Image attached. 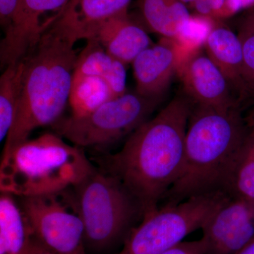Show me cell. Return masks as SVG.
Segmentation results:
<instances>
[{"instance_id": "6da1fadb", "label": "cell", "mask_w": 254, "mask_h": 254, "mask_svg": "<svg viewBox=\"0 0 254 254\" xmlns=\"http://www.w3.org/2000/svg\"><path fill=\"white\" fill-rule=\"evenodd\" d=\"M193 106L188 97H175L128 136L120 151L105 158V172L123 184L143 216L158 206L180 175Z\"/></svg>"}, {"instance_id": "7a4b0ae2", "label": "cell", "mask_w": 254, "mask_h": 254, "mask_svg": "<svg viewBox=\"0 0 254 254\" xmlns=\"http://www.w3.org/2000/svg\"><path fill=\"white\" fill-rule=\"evenodd\" d=\"M249 130L239 105H194L187 127L181 172L164 198L166 203L224 191Z\"/></svg>"}, {"instance_id": "3957f363", "label": "cell", "mask_w": 254, "mask_h": 254, "mask_svg": "<svg viewBox=\"0 0 254 254\" xmlns=\"http://www.w3.org/2000/svg\"><path fill=\"white\" fill-rule=\"evenodd\" d=\"M73 46L48 30L23 58L21 99L3 152L29 139L36 128L52 127L63 117L78 58Z\"/></svg>"}, {"instance_id": "277c9868", "label": "cell", "mask_w": 254, "mask_h": 254, "mask_svg": "<svg viewBox=\"0 0 254 254\" xmlns=\"http://www.w3.org/2000/svg\"><path fill=\"white\" fill-rule=\"evenodd\" d=\"M95 169L83 148L46 133L3 152L0 189L16 197L45 194L76 186Z\"/></svg>"}, {"instance_id": "5b68a950", "label": "cell", "mask_w": 254, "mask_h": 254, "mask_svg": "<svg viewBox=\"0 0 254 254\" xmlns=\"http://www.w3.org/2000/svg\"><path fill=\"white\" fill-rule=\"evenodd\" d=\"M84 225L86 249L100 252L126 240L143 213L118 178L95 169L73 187Z\"/></svg>"}, {"instance_id": "8992f818", "label": "cell", "mask_w": 254, "mask_h": 254, "mask_svg": "<svg viewBox=\"0 0 254 254\" xmlns=\"http://www.w3.org/2000/svg\"><path fill=\"white\" fill-rule=\"evenodd\" d=\"M229 195L223 190L165 203L145 214L118 254H161L201 229L205 220Z\"/></svg>"}, {"instance_id": "52a82bcc", "label": "cell", "mask_w": 254, "mask_h": 254, "mask_svg": "<svg viewBox=\"0 0 254 254\" xmlns=\"http://www.w3.org/2000/svg\"><path fill=\"white\" fill-rule=\"evenodd\" d=\"M162 100L128 93L108 100L81 117L61 118L55 133L80 148H100L129 136L156 110Z\"/></svg>"}, {"instance_id": "ba28073f", "label": "cell", "mask_w": 254, "mask_h": 254, "mask_svg": "<svg viewBox=\"0 0 254 254\" xmlns=\"http://www.w3.org/2000/svg\"><path fill=\"white\" fill-rule=\"evenodd\" d=\"M33 236L55 254H86L84 225L73 187L18 197Z\"/></svg>"}, {"instance_id": "9c48e42d", "label": "cell", "mask_w": 254, "mask_h": 254, "mask_svg": "<svg viewBox=\"0 0 254 254\" xmlns=\"http://www.w3.org/2000/svg\"><path fill=\"white\" fill-rule=\"evenodd\" d=\"M69 0H19L0 46L1 68L23 60L63 12Z\"/></svg>"}, {"instance_id": "30bf717a", "label": "cell", "mask_w": 254, "mask_h": 254, "mask_svg": "<svg viewBox=\"0 0 254 254\" xmlns=\"http://www.w3.org/2000/svg\"><path fill=\"white\" fill-rule=\"evenodd\" d=\"M206 254H236L254 240V202L230 196L205 220Z\"/></svg>"}, {"instance_id": "8fae6325", "label": "cell", "mask_w": 254, "mask_h": 254, "mask_svg": "<svg viewBox=\"0 0 254 254\" xmlns=\"http://www.w3.org/2000/svg\"><path fill=\"white\" fill-rule=\"evenodd\" d=\"M190 55L175 40L167 38L143 50L132 63L137 93L163 100L182 62Z\"/></svg>"}, {"instance_id": "7c38bea8", "label": "cell", "mask_w": 254, "mask_h": 254, "mask_svg": "<svg viewBox=\"0 0 254 254\" xmlns=\"http://www.w3.org/2000/svg\"><path fill=\"white\" fill-rule=\"evenodd\" d=\"M177 74L193 105L213 108L239 105L225 76L202 49L184 60Z\"/></svg>"}, {"instance_id": "4fadbf2b", "label": "cell", "mask_w": 254, "mask_h": 254, "mask_svg": "<svg viewBox=\"0 0 254 254\" xmlns=\"http://www.w3.org/2000/svg\"><path fill=\"white\" fill-rule=\"evenodd\" d=\"M131 0H69L50 31L75 44L93 39L100 26L128 11Z\"/></svg>"}, {"instance_id": "5bb4252c", "label": "cell", "mask_w": 254, "mask_h": 254, "mask_svg": "<svg viewBox=\"0 0 254 254\" xmlns=\"http://www.w3.org/2000/svg\"><path fill=\"white\" fill-rule=\"evenodd\" d=\"M93 39L126 66L153 45L145 30L130 18L128 11L103 23Z\"/></svg>"}, {"instance_id": "9a60e30c", "label": "cell", "mask_w": 254, "mask_h": 254, "mask_svg": "<svg viewBox=\"0 0 254 254\" xmlns=\"http://www.w3.org/2000/svg\"><path fill=\"white\" fill-rule=\"evenodd\" d=\"M206 55L225 76L232 93L240 99L242 89L243 51L237 33L220 23H215L204 45Z\"/></svg>"}, {"instance_id": "2e32d148", "label": "cell", "mask_w": 254, "mask_h": 254, "mask_svg": "<svg viewBox=\"0 0 254 254\" xmlns=\"http://www.w3.org/2000/svg\"><path fill=\"white\" fill-rule=\"evenodd\" d=\"M126 65L111 56L96 40L87 41L78 55L73 75L96 76L104 80L115 98L127 93Z\"/></svg>"}, {"instance_id": "e0dca14e", "label": "cell", "mask_w": 254, "mask_h": 254, "mask_svg": "<svg viewBox=\"0 0 254 254\" xmlns=\"http://www.w3.org/2000/svg\"><path fill=\"white\" fill-rule=\"evenodd\" d=\"M15 195L0 196V254H26L33 232Z\"/></svg>"}, {"instance_id": "ac0fdd59", "label": "cell", "mask_w": 254, "mask_h": 254, "mask_svg": "<svg viewBox=\"0 0 254 254\" xmlns=\"http://www.w3.org/2000/svg\"><path fill=\"white\" fill-rule=\"evenodd\" d=\"M138 6L147 26L170 39L177 38L192 16L180 0H138Z\"/></svg>"}, {"instance_id": "d6986e66", "label": "cell", "mask_w": 254, "mask_h": 254, "mask_svg": "<svg viewBox=\"0 0 254 254\" xmlns=\"http://www.w3.org/2000/svg\"><path fill=\"white\" fill-rule=\"evenodd\" d=\"M224 191L254 202V128H250L227 178Z\"/></svg>"}, {"instance_id": "ffe728a7", "label": "cell", "mask_w": 254, "mask_h": 254, "mask_svg": "<svg viewBox=\"0 0 254 254\" xmlns=\"http://www.w3.org/2000/svg\"><path fill=\"white\" fill-rule=\"evenodd\" d=\"M23 60L4 68L0 77V140L5 141L14 123L22 91Z\"/></svg>"}, {"instance_id": "44dd1931", "label": "cell", "mask_w": 254, "mask_h": 254, "mask_svg": "<svg viewBox=\"0 0 254 254\" xmlns=\"http://www.w3.org/2000/svg\"><path fill=\"white\" fill-rule=\"evenodd\" d=\"M114 98L108 83L101 78L73 75L68 100L72 116L88 115Z\"/></svg>"}, {"instance_id": "7402d4cb", "label": "cell", "mask_w": 254, "mask_h": 254, "mask_svg": "<svg viewBox=\"0 0 254 254\" xmlns=\"http://www.w3.org/2000/svg\"><path fill=\"white\" fill-rule=\"evenodd\" d=\"M239 38L243 51L242 89L238 104H254V9L247 13L241 21Z\"/></svg>"}, {"instance_id": "603a6c76", "label": "cell", "mask_w": 254, "mask_h": 254, "mask_svg": "<svg viewBox=\"0 0 254 254\" xmlns=\"http://www.w3.org/2000/svg\"><path fill=\"white\" fill-rule=\"evenodd\" d=\"M214 21L215 20L200 15L192 16L175 40L190 54L201 50L215 26Z\"/></svg>"}, {"instance_id": "cb8c5ba5", "label": "cell", "mask_w": 254, "mask_h": 254, "mask_svg": "<svg viewBox=\"0 0 254 254\" xmlns=\"http://www.w3.org/2000/svg\"><path fill=\"white\" fill-rule=\"evenodd\" d=\"M197 15L218 21L230 17L228 0H195L190 6Z\"/></svg>"}, {"instance_id": "d4e9b609", "label": "cell", "mask_w": 254, "mask_h": 254, "mask_svg": "<svg viewBox=\"0 0 254 254\" xmlns=\"http://www.w3.org/2000/svg\"><path fill=\"white\" fill-rule=\"evenodd\" d=\"M161 254H206L201 240L182 242Z\"/></svg>"}, {"instance_id": "484cf974", "label": "cell", "mask_w": 254, "mask_h": 254, "mask_svg": "<svg viewBox=\"0 0 254 254\" xmlns=\"http://www.w3.org/2000/svg\"><path fill=\"white\" fill-rule=\"evenodd\" d=\"M19 0H0V23L6 31L14 18Z\"/></svg>"}, {"instance_id": "4316f807", "label": "cell", "mask_w": 254, "mask_h": 254, "mask_svg": "<svg viewBox=\"0 0 254 254\" xmlns=\"http://www.w3.org/2000/svg\"><path fill=\"white\" fill-rule=\"evenodd\" d=\"M254 8V0H228V11L230 17L243 10Z\"/></svg>"}, {"instance_id": "83f0119b", "label": "cell", "mask_w": 254, "mask_h": 254, "mask_svg": "<svg viewBox=\"0 0 254 254\" xmlns=\"http://www.w3.org/2000/svg\"><path fill=\"white\" fill-rule=\"evenodd\" d=\"M55 254L54 252H52L48 248H46L44 245H42L41 242L35 238L34 236L32 237L31 243L27 254Z\"/></svg>"}, {"instance_id": "f1b7e54d", "label": "cell", "mask_w": 254, "mask_h": 254, "mask_svg": "<svg viewBox=\"0 0 254 254\" xmlns=\"http://www.w3.org/2000/svg\"><path fill=\"white\" fill-rule=\"evenodd\" d=\"M236 254H254V240Z\"/></svg>"}, {"instance_id": "f546056e", "label": "cell", "mask_w": 254, "mask_h": 254, "mask_svg": "<svg viewBox=\"0 0 254 254\" xmlns=\"http://www.w3.org/2000/svg\"><path fill=\"white\" fill-rule=\"evenodd\" d=\"M245 120L250 128H254V108L250 112Z\"/></svg>"}, {"instance_id": "4dcf8cb0", "label": "cell", "mask_w": 254, "mask_h": 254, "mask_svg": "<svg viewBox=\"0 0 254 254\" xmlns=\"http://www.w3.org/2000/svg\"><path fill=\"white\" fill-rule=\"evenodd\" d=\"M180 1L185 3V4L187 5V6H190V5L193 4V1H194L195 0H180Z\"/></svg>"}, {"instance_id": "1f68e13d", "label": "cell", "mask_w": 254, "mask_h": 254, "mask_svg": "<svg viewBox=\"0 0 254 254\" xmlns=\"http://www.w3.org/2000/svg\"></svg>"}]
</instances>
